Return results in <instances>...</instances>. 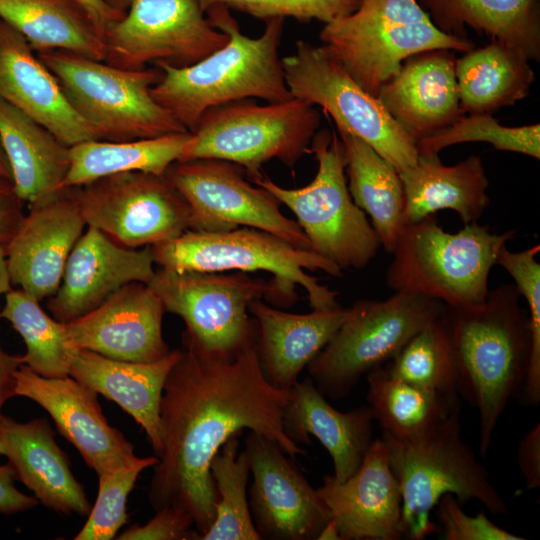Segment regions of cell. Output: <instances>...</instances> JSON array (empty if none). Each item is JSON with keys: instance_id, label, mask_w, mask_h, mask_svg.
I'll return each instance as SVG.
<instances>
[{"instance_id": "1", "label": "cell", "mask_w": 540, "mask_h": 540, "mask_svg": "<svg viewBox=\"0 0 540 540\" xmlns=\"http://www.w3.org/2000/svg\"><path fill=\"white\" fill-rule=\"evenodd\" d=\"M183 346L163 388L162 450L153 466L148 499L155 511L175 506L188 512L199 536L213 523L218 499L210 464L230 437L248 429L275 442L291 458L305 451L283 431L289 391L274 388L264 378L256 342L234 357Z\"/></svg>"}, {"instance_id": "2", "label": "cell", "mask_w": 540, "mask_h": 540, "mask_svg": "<svg viewBox=\"0 0 540 540\" xmlns=\"http://www.w3.org/2000/svg\"><path fill=\"white\" fill-rule=\"evenodd\" d=\"M514 284L489 289L481 304L448 307L458 366V395L478 411L484 457L508 402L523 389L531 354L530 318Z\"/></svg>"}, {"instance_id": "3", "label": "cell", "mask_w": 540, "mask_h": 540, "mask_svg": "<svg viewBox=\"0 0 540 540\" xmlns=\"http://www.w3.org/2000/svg\"><path fill=\"white\" fill-rule=\"evenodd\" d=\"M205 14L212 26L228 35V41L190 66L154 64L162 76L150 92L162 107L193 132L209 108L243 99L274 103L293 98L279 55L285 19L265 20L264 32L251 38L241 32L228 7L216 4Z\"/></svg>"}, {"instance_id": "4", "label": "cell", "mask_w": 540, "mask_h": 540, "mask_svg": "<svg viewBox=\"0 0 540 540\" xmlns=\"http://www.w3.org/2000/svg\"><path fill=\"white\" fill-rule=\"evenodd\" d=\"M151 251L154 263L167 271L268 272L272 274L274 288L271 302L277 307L295 304L298 285L306 291L312 310H329L340 306L337 292L307 273V270H320L338 278L343 271L336 264L260 229H189L177 237L151 246Z\"/></svg>"}, {"instance_id": "5", "label": "cell", "mask_w": 540, "mask_h": 540, "mask_svg": "<svg viewBox=\"0 0 540 540\" xmlns=\"http://www.w3.org/2000/svg\"><path fill=\"white\" fill-rule=\"evenodd\" d=\"M390 467L402 494L403 538L423 540L438 531L430 513L443 495L479 501L491 514L507 505L489 472L461 438L460 404L441 423L408 439L382 432Z\"/></svg>"}, {"instance_id": "6", "label": "cell", "mask_w": 540, "mask_h": 540, "mask_svg": "<svg viewBox=\"0 0 540 540\" xmlns=\"http://www.w3.org/2000/svg\"><path fill=\"white\" fill-rule=\"evenodd\" d=\"M515 229L492 233L478 222L446 232L434 215L404 225L386 271L394 292L419 294L448 307L481 304L489 291V274Z\"/></svg>"}, {"instance_id": "7", "label": "cell", "mask_w": 540, "mask_h": 540, "mask_svg": "<svg viewBox=\"0 0 540 540\" xmlns=\"http://www.w3.org/2000/svg\"><path fill=\"white\" fill-rule=\"evenodd\" d=\"M319 39L325 51L374 96L412 55L474 48L468 38L439 30L418 0H362L354 12L324 24Z\"/></svg>"}, {"instance_id": "8", "label": "cell", "mask_w": 540, "mask_h": 540, "mask_svg": "<svg viewBox=\"0 0 540 540\" xmlns=\"http://www.w3.org/2000/svg\"><path fill=\"white\" fill-rule=\"evenodd\" d=\"M79 116L100 140L130 141L188 131L151 95L153 68L123 69L64 51L37 53Z\"/></svg>"}, {"instance_id": "9", "label": "cell", "mask_w": 540, "mask_h": 540, "mask_svg": "<svg viewBox=\"0 0 540 540\" xmlns=\"http://www.w3.org/2000/svg\"><path fill=\"white\" fill-rule=\"evenodd\" d=\"M308 154L318 167L301 188H285L266 175L252 181L290 209L310 243V250L342 271L365 268L377 255L380 240L366 214L352 200L346 179V155L336 131L314 135Z\"/></svg>"}, {"instance_id": "10", "label": "cell", "mask_w": 540, "mask_h": 540, "mask_svg": "<svg viewBox=\"0 0 540 540\" xmlns=\"http://www.w3.org/2000/svg\"><path fill=\"white\" fill-rule=\"evenodd\" d=\"M319 126L315 106L296 98L265 105L234 101L202 114L179 161L226 160L241 166L252 182L272 159L294 168Z\"/></svg>"}, {"instance_id": "11", "label": "cell", "mask_w": 540, "mask_h": 540, "mask_svg": "<svg viewBox=\"0 0 540 540\" xmlns=\"http://www.w3.org/2000/svg\"><path fill=\"white\" fill-rule=\"evenodd\" d=\"M446 305L429 297L394 292L361 300L329 343L307 366L316 387L333 400L346 397L362 376L391 360Z\"/></svg>"}, {"instance_id": "12", "label": "cell", "mask_w": 540, "mask_h": 540, "mask_svg": "<svg viewBox=\"0 0 540 540\" xmlns=\"http://www.w3.org/2000/svg\"><path fill=\"white\" fill-rule=\"evenodd\" d=\"M165 311L180 316L186 326L183 345L203 353L234 357L256 342L257 327L249 304L272 300V280L248 272L156 271L148 284Z\"/></svg>"}, {"instance_id": "13", "label": "cell", "mask_w": 540, "mask_h": 540, "mask_svg": "<svg viewBox=\"0 0 540 540\" xmlns=\"http://www.w3.org/2000/svg\"><path fill=\"white\" fill-rule=\"evenodd\" d=\"M282 65L293 98L321 107L337 129L365 141L398 171L416 163L415 143L378 98L365 91L321 45L296 41L294 53L283 57Z\"/></svg>"}, {"instance_id": "14", "label": "cell", "mask_w": 540, "mask_h": 540, "mask_svg": "<svg viewBox=\"0 0 540 540\" xmlns=\"http://www.w3.org/2000/svg\"><path fill=\"white\" fill-rule=\"evenodd\" d=\"M87 226L128 248L153 246L192 229V211L165 175L125 172L73 187Z\"/></svg>"}, {"instance_id": "15", "label": "cell", "mask_w": 540, "mask_h": 540, "mask_svg": "<svg viewBox=\"0 0 540 540\" xmlns=\"http://www.w3.org/2000/svg\"><path fill=\"white\" fill-rule=\"evenodd\" d=\"M204 14L197 0H132L104 34V62L123 69L193 65L228 41Z\"/></svg>"}, {"instance_id": "16", "label": "cell", "mask_w": 540, "mask_h": 540, "mask_svg": "<svg viewBox=\"0 0 540 540\" xmlns=\"http://www.w3.org/2000/svg\"><path fill=\"white\" fill-rule=\"evenodd\" d=\"M164 175L189 204L192 229L251 227L310 250L298 223L281 212L280 202L270 192L247 181L241 166L211 158L176 161Z\"/></svg>"}, {"instance_id": "17", "label": "cell", "mask_w": 540, "mask_h": 540, "mask_svg": "<svg viewBox=\"0 0 540 540\" xmlns=\"http://www.w3.org/2000/svg\"><path fill=\"white\" fill-rule=\"evenodd\" d=\"M249 507L261 539L314 540L331 519L317 489L275 442L249 431Z\"/></svg>"}, {"instance_id": "18", "label": "cell", "mask_w": 540, "mask_h": 540, "mask_svg": "<svg viewBox=\"0 0 540 540\" xmlns=\"http://www.w3.org/2000/svg\"><path fill=\"white\" fill-rule=\"evenodd\" d=\"M28 205L6 245L7 265L12 285L41 301L57 291L68 257L87 225L73 187Z\"/></svg>"}, {"instance_id": "19", "label": "cell", "mask_w": 540, "mask_h": 540, "mask_svg": "<svg viewBox=\"0 0 540 540\" xmlns=\"http://www.w3.org/2000/svg\"><path fill=\"white\" fill-rule=\"evenodd\" d=\"M14 393L46 410L97 475L137 457L133 444L102 413L97 392L70 375L44 377L22 364L15 372Z\"/></svg>"}, {"instance_id": "20", "label": "cell", "mask_w": 540, "mask_h": 540, "mask_svg": "<svg viewBox=\"0 0 540 540\" xmlns=\"http://www.w3.org/2000/svg\"><path fill=\"white\" fill-rule=\"evenodd\" d=\"M165 312L161 298L148 284L132 282L65 324L75 349L116 360L153 362L170 352L162 333Z\"/></svg>"}, {"instance_id": "21", "label": "cell", "mask_w": 540, "mask_h": 540, "mask_svg": "<svg viewBox=\"0 0 540 540\" xmlns=\"http://www.w3.org/2000/svg\"><path fill=\"white\" fill-rule=\"evenodd\" d=\"M154 264L151 246L124 247L87 226L68 257L60 286L48 298V310L61 322L72 321L129 283L149 284Z\"/></svg>"}, {"instance_id": "22", "label": "cell", "mask_w": 540, "mask_h": 540, "mask_svg": "<svg viewBox=\"0 0 540 540\" xmlns=\"http://www.w3.org/2000/svg\"><path fill=\"white\" fill-rule=\"evenodd\" d=\"M317 492L340 540H399L402 494L381 438L373 440L358 470L345 481L324 476Z\"/></svg>"}, {"instance_id": "23", "label": "cell", "mask_w": 540, "mask_h": 540, "mask_svg": "<svg viewBox=\"0 0 540 540\" xmlns=\"http://www.w3.org/2000/svg\"><path fill=\"white\" fill-rule=\"evenodd\" d=\"M452 52L434 49L408 57L376 95L415 145L465 114L460 106Z\"/></svg>"}, {"instance_id": "24", "label": "cell", "mask_w": 540, "mask_h": 540, "mask_svg": "<svg viewBox=\"0 0 540 540\" xmlns=\"http://www.w3.org/2000/svg\"><path fill=\"white\" fill-rule=\"evenodd\" d=\"M0 97L68 147L100 140L74 110L55 76L27 40L0 19Z\"/></svg>"}, {"instance_id": "25", "label": "cell", "mask_w": 540, "mask_h": 540, "mask_svg": "<svg viewBox=\"0 0 540 540\" xmlns=\"http://www.w3.org/2000/svg\"><path fill=\"white\" fill-rule=\"evenodd\" d=\"M257 327L256 350L261 372L276 389L289 391L301 371L329 343L350 314L341 306L307 314L283 311L262 302L249 304Z\"/></svg>"}, {"instance_id": "26", "label": "cell", "mask_w": 540, "mask_h": 540, "mask_svg": "<svg viewBox=\"0 0 540 540\" xmlns=\"http://www.w3.org/2000/svg\"><path fill=\"white\" fill-rule=\"evenodd\" d=\"M3 455L22 482L47 508L65 515H88L91 504L57 445L47 419L18 422L0 413Z\"/></svg>"}, {"instance_id": "27", "label": "cell", "mask_w": 540, "mask_h": 540, "mask_svg": "<svg viewBox=\"0 0 540 540\" xmlns=\"http://www.w3.org/2000/svg\"><path fill=\"white\" fill-rule=\"evenodd\" d=\"M374 416L369 406L348 412L335 409L310 377L289 390L282 426L296 444L311 445L316 437L332 458L335 480L342 482L360 467L372 440Z\"/></svg>"}, {"instance_id": "28", "label": "cell", "mask_w": 540, "mask_h": 540, "mask_svg": "<svg viewBox=\"0 0 540 540\" xmlns=\"http://www.w3.org/2000/svg\"><path fill=\"white\" fill-rule=\"evenodd\" d=\"M181 352L170 350L153 362H130L75 349L69 375L127 412L145 431L158 457L162 450L159 411L163 388Z\"/></svg>"}, {"instance_id": "29", "label": "cell", "mask_w": 540, "mask_h": 540, "mask_svg": "<svg viewBox=\"0 0 540 540\" xmlns=\"http://www.w3.org/2000/svg\"><path fill=\"white\" fill-rule=\"evenodd\" d=\"M398 173L404 190L405 225L444 209L455 211L464 224L478 222L489 206V180L478 156L448 166L438 154H419L414 165Z\"/></svg>"}, {"instance_id": "30", "label": "cell", "mask_w": 540, "mask_h": 540, "mask_svg": "<svg viewBox=\"0 0 540 540\" xmlns=\"http://www.w3.org/2000/svg\"><path fill=\"white\" fill-rule=\"evenodd\" d=\"M0 144L24 202L31 204L60 189L70 166L69 147L1 97Z\"/></svg>"}, {"instance_id": "31", "label": "cell", "mask_w": 540, "mask_h": 540, "mask_svg": "<svg viewBox=\"0 0 540 540\" xmlns=\"http://www.w3.org/2000/svg\"><path fill=\"white\" fill-rule=\"evenodd\" d=\"M442 32L467 38L466 28L540 59V0H418Z\"/></svg>"}, {"instance_id": "32", "label": "cell", "mask_w": 540, "mask_h": 540, "mask_svg": "<svg viewBox=\"0 0 540 540\" xmlns=\"http://www.w3.org/2000/svg\"><path fill=\"white\" fill-rule=\"evenodd\" d=\"M529 59L516 48L491 41L455 61L460 106L466 114H491L524 99L535 80Z\"/></svg>"}, {"instance_id": "33", "label": "cell", "mask_w": 540, "mask_h": 540, "mask_svg": "<svg viewBox=\"0 0 540 540\" xmlns=\"http://www.w3.org/2000/svg\"><path fill=\"white\" fill-rule=\"evenodd\" d=\"M345 155L348 190L371 219L381 246L392 253L404 223V190L398 170L362 139L337 129Z\"/></svg>"}, {"instance_id": "34", "label": "cell", "mask_w": 540, "mask_h": 540, "mask_svg": "<svg viewBox=\"0 0 540 540\" xmlns=\"http://www.w3.org/2000/svg\"><path fill=\"white\" fill-rule=\"evenodd\" d=\"M0 19L16 29L34 52L64 50L105 60V43L71 0H0Z\"/></svg>"}, {"instance_id": "35", "label": "cell", "mask_w": 540, "mask_h": 540, "mask_svg": "<svg viewBox=\"0 0 540 540\" xmlns=\"http://www.w3.org/2000/svg\"><path fill=\"white\" fill-rule=\"evenodd\" d=\"M191 132L130 141L89 140L69 147L70 166L60 188L81 186L125 172L164 175L179 161Z\"/></svg>"}, {"instance_id": "36", "label": "cell", "mask_w": 540, "mask_h": 540, "mask_svg": "<svg viewBox=\"0 0 540 540\" xmlns=\"http://www.w3.org/2000/svg\"><path fill=\"white\" fill-rule=\"evenodd\" d=\"M367 401L386 432L396 438L416 437L445 420L460 403L392 376L384 366L367 375Z\"/></svg>"}, {"instance_id": "37", "label": "cell", "mask_w": 540, "mask_h": 540, "mask_svg": "<svg viewBox=\"0 0 540 540\" xmlns=\"http://www.w3.org/2000/svg\"><path fill=\"white\" fill-rule=\"evenodd\" d=\"M4 296L0 318L7 320L24 341L22 364L44 377L68 376L75 348L66 324L48 315L38 299L20 288H12Z\"/></svg>"}, {"instance_id": "38", "label": "cell", "mask_w": 540, "mask_h": 540, "mask_svg": "<svg viewBox=\"0 0 540 540\" xmlns=\"http://www.w3.org/2000/svg\"><path fill=\"white\" fill-rule=\"evenodd\" d=\"M385 369L413 385L458 398L457 359L445 312L421 328Z\"/></svg>"}, {"instance_id": "39", "label": "cell", "mask_w": 540, "mask_h": 540, "mask_svg": "<svg viewBox=\"0 0 540 540\" xmlns=\"http://www.w3.org/2000/svg\"><path fill=\"white\" fill-rule=\"evenodd\" d=\"M238 435L230 437L211 461L218 496L215 518L197 540H261L247 500L249 459L245 450L238 452Z\"/></svg>"}, {"instance_id": "40", "label": "cell", "mask_w": 540, "mask_h": 540, "mask_svg": "<svg viewBox=\"0 0 540 540\" xmlns=\"http://www.w3.org/2000/svg\"><path fill=\"white\" fill-rule=\"evenodd\" d=\"M465 142H486L496 150L540 158V125L507 127L491 114H465L442 131L416 144L418 154H438L444 148Z\"/></svg>"}, {"instance_id": "41", "label": "cell", "mask_w": 540, "mask_h": 540, "mask_svg": "<svg viewBox=\"0 0 540 540\" xmlns=\"http://www.w3.org/2000/svg\"><path fill=\"white\" fill-rule=\"evenodd\" d=\"M158 462L157 456L136 457L98 474V495L88 519L75 540H110L127 522L126 502L139 474Z\"/></svg>"}, {"instance_id": "42", "label": "cell", "mask_w": 540, "mask_h": 540, "mask_svg": "<svg viewBox=\"0 0 540 540\" xmlns=\"http://www.w3.org/2000/svg\"><path fill=\"white\" fill-rule=\"evenodd\" d=\"M540 245L522 251H510L504 246L497 257L501 266L514 280L518 292L528 305L531 331V354L526 380L520 398L530 406L540 403Z\"/></svg>"}, {"instance_id": "43", "label": "cell", "mask_w": 540, "mask_h": 540, "mask_svg": "<svg viewBox=\"0 0 540 540\" xmlns=\"http://www.w3.org/2000/svg\"><path fill=\"white\" fill-rule=\"evenodd\" d=\"M205 12L220 4L253 17L267 20L291 17L300 22L318 20L324 24L354 12L362 0H197Z\"/></svg>"}, {"instance_id": "44", "label": "cell", "mask_w": 540, "mask_h": 540, "mask_svg": "<svg viewBox=\"0 0 540 540\" xmlns=\"http://www.w3.org/2000/svg\"><path fill=\"white\" fill-rule=\"evenodd\" d=\"M437 517L446 540H522L493 523L484 513L475 516L466 514L459 501L451 494L443 495L438 501Z\"/></svg>"}, {"instance_id": "45", "label": "cell", "mask_w": 540, "mask_h": 540, "mask_svg": "<svg viewBox=\"0 0 540 540\" xmlns=\"http://www.w3.org/2000/svg\"><path fill=\"white\" fill-rule=\"evenodd\" d=\"M192 516L185 510L167 506L156 511L145 525H132L120 534L118 540H188L197 539L198 532L192 531Z\"/></svg>"}, {"instance_id": "46", "label": "cell", "mask_w": 540, "mask_h": 540, "mask_svg": "<svg viewBox=\"0 0 540 540\" xmlns=\"http://www.w3.org/2000/svg\"><path fill=\"white\" fill-rule=\"evenodd\" d=\"M12 179L0 173V246L10 242L25 216Z\"/></svg>"}, {"instance_id": "47", "label": "cell", "mask_w": 540, "mask_h": 540, "mask_svg": "<svg viewBox=\"0 0 540 540\" xmlns=\"http://www.w3.org/2000/svg\"><path fill=\"white\" fill-rule=\"evenodd\" d=\"M517 462L527 489L540 487V424L533 426L519 441Z\"/></svg>"}, {"instance_id": "48", "label": "cell", "mask_w": 540, "mask_h": 540, "mask_svg": "<svg viewBox=\"0 0 540 540\" xmlns=\"http://www.w3.org/2000/svg\"><path fill=\"white\" fill-rule=\"evenodd\" d=\"M15 480L12 466L9 463L0 465V513L15 514L39 504L35 497L19 491L14 485Z\"/></svg>"}, {"instance_id": "49", "label": "cell", "mask_w": 540, "mask_h": 540, "mask_svg": "<svg viewBox=\"0 0 540 540\" xmlns=\"http://www.w3.org/2000/svg\"><path fill=\"white\" fill-rule=\"evenodd\" d=\"M87 15L99 35L104 38L108 26L124 14L110 8L103 0H71ZM104 40V39H103Z\"/></svg>"}, {"instance_id": "50", "label": "cell", "mask_w": 540, "mask_h": 540, "mask_svg": "<svg viewBox=\"0 0 540 540\" xmlns=\"http://www.w3.org/2000/svg\"><path fill=\"white\" fill-rule=\"evenodd\" d=\"M21 365L20 356L6 352L0 342V411L4 403L15 396V372Z\"/></svg>"}, {"instance_id": "51", "label": "cell", "mask_w": 540, "mask_h": 540, "mask_svg": "<svg viewBox=\"0 0 540 540\" xmlns=\"http://www.w3.org/2000/svg\"><path fill=\"white\" fill-rule=\"evenodd\" d=\"M12 289L7 265L6 247L0 246V297Z\"/></svg>"}, {"instance_id": "52", "label": "cell", "mask_w": 540, "mask_h": 540, "mask_svg": "<svg viewBox=\"0 0 540 540\" xmlns=\"http://www.w3.org/2000/svg\"><path fill=\"white\" fill-rule=\"evenodd\" d=\"M317 540H340L336 524L332 518L322 528Z\"/></svg>"}, {"instance_id": "53", "label": "cell", "mask_w": 540, "mask_h": 540, "mask_svg": "<svg viewBox=\"0 0 540 540\" xmlns=\"http://www.w3.org/2000/svg\"><path fill=\"white\" fill-rule=\"evenodd\" d=\"M103 1L115 11L125 14L132 0H103Z\"/></svg>"}, {"instance_id": "54", "label": "cell", "mask_w": 540, "mask_h": 540, "mask_svg": "<svg viewBox=\"0 0 540 540\" xmlns=\"http://www.w3.org/2000/svg\"><path fill=\"white\" fill-rule=\"evenodd\" d=\"M0 173L11 178V170L6 155L0 144Z\"/></svg>"}, {"instance_id": "55", "label": "cell", "mask_w": 540, "mask_h": 540, "mask_svg": "<svg viewBox=\"0 0 540 540\" xmlns=\"http://www.w3.org/2000/svg\"><path fill=\"white\" fill-rule=\"evenodd\" d=\"M3 455V449H2V444H1V441H0V456Z\"/></svg>"}]
</instances>
